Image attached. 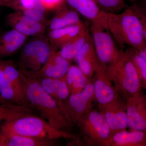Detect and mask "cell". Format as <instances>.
Masks as SVG:
<instances>
[{"label":"cell","instance_id":"1","mask_svg":"<svg viewBox=\"0 0 146 146\" xmlns=\"http://www.w3.org/2000/svg\"><path fill=\"white\" fill-rule=\"evenodd\" d=\"M108 25L121 48L127 46L139 51L146 50V17L138 8L131 7L121 13H108Z\"/></svg>","mask_w":146,"mask_h":146},{"label":"cell","instance_id":"2","mask_svg":"<svg viewBox=\"0 0 146 146\" xmlns=\"http://www.w3.org/2000/svg\"><path fill=\"white\" fill-rule=\"evenodd\" d=\"M24 95L29 104L53 127L71 133L74 125L54 100L43 89L37 80L18 69Z\"/></svg>","mask_w":146,"mask_h":146},{"label":"cell","instance_id":"3","mask_svg":"<svg viewBox=\"0 0 146 146\" xmlns=\"http://www.w3.org/2000/svg\"><path fill=\"white\" fill-rule=\"evenodd\" d=\"M0 131L6 134H14L33 138L55 140L59 138L77 141L74 134L53 127L43 119L33 115L5 121L1 125Z\"/></svg>","mask_w":146,"mask_h":146},{"label":"cell","instance_id":"4","mask_svg":"<svg viewBox=\"0 0 146 146\" xmlns=\"http://www.w3.org/2000/svg\"><path fill=\"white\" fill-rule=\"evenodd\" d=\"M106 68L115 88L125 100L141 92L142 88L137 72L130 58L122 50Z\"/></svg>","mask_w":146,"mask_h":146},{"label":"cell","instance_id":"5","mask_svg":"<svg viewBox=\"0 0 146 146\" xmlns=\"http://www.w3.org/2000/svg\"><path fill=\"white\" fill-rule=\"evenodd\" d=\"M55 48L44 35L35 36L22 47L19 68L33 72H38L46 63Z\"/></svg>","mask_w":146,"mask_h":146},{"label":"cell","instance_id":"6","mask_svg":"<svg viewBox=\"0 0 146 146\" xmlns=\"http://www.w3.org/2000/svg\"><path fill=\"white\" fill-rule=\"evenodd\" d=\"M76 125L88 145H109L110 130L101 111L92 109L78 120Z\"/></svg>","mask_w":146,"mask_h":146},{"label":"cell","instance_id":"7","mask_svg":"<svg viewBox=\"0 0 146 146\" xmlns=\"http://www.w3.org/2000/svg\"><path fill=\"white\" fill-rule=\"evenodd\" d=\"M90 31L100 63L106 68L119 55V50L108 27L92 23Z\"/></svg>","mask_w":146,"mask_h":146},{"label":"cell","instance_id":"8","mask_svg":"<svg viewBox=\"0 0 146 146\" xmlns=\"http://www.w3.org/2000/svg\"><path fill=\"white\" fill-rule=\"evenodd\" d=\"M95 100L94 84L89 81L78 94L70 95L64 103V111L74 125L84 115L92 110Z\"/></svg>","mask_w":146,"mask_h":146},{"label":"cell","instance_id":"9","mask_svg":"<svg viewBox=\"0 0 146 146\" xmlns=\"http://www.w3.org/2000/svg\"><path fill=\"white\" fill-rule=\"evenodd\" d=\"M110 130V136L127 127L125 100L121 96L109 104L99 106Z\"/></svg>","mask_w":146,"mask_h":146},{"label":"cell","instance_id":"10","mask_svg":"<svg viewBox=\"0 0 146 146\" xmlns=\"http://www.w3.org/2000/svg\"><path fill=\"white\" fill-rule=\"evenodd\" d=\"M94 74V95L99 106L109 104L120 96L108 75L105 66L100 63Z\"/></svg>","mask_w":146,"mask_h":146},{"label":"cell","instance_id":"11","mask_svg":"<svg viewBox=\"0 0 146 146\" xmlns=\"http://www.w3.org/2000/svg\"><path fill=\"white\" fill-rule=\"evenodd\" d=\"M127 126L131 130H146V99L142 92L125 100Z\"/></svg>","mask_w":146,"mask_h":146},{"label":"cell","instance_id":"12","mask_svg":"<svg viewBox=\"0 0 146 146\" xmlns=\"http://www.w3.org/2000/svg\"><path fill=\"white\" fill-rule=\"evenodd\" d=\"M5 23L7 26L28 37L44 35L46 29V24L33 20L20 10L7 15Z\"/></svg>","mask_w":146,"mask_h":146},{"label":"cell","instance_id":"13","mask_svg":"<svg viewBox=\"0 0 146 146\" xmlns=\"http://www.w3.org/2000/svg\"><path fill=\"white\" fill-rule=\"evenodd\" d=\"M57 49L55 48L46 63L38 72H33L19 68L35 78H59L64 76L70 66V60L63 58Z\"/></svg>","mask_w":146,"mask_h":146},{"label":"cell","instance_id":"14","mask_svg":"<svg viewBox=\"0 0 146 146\" xmlns=\"http://www.w3.org/2000/svg\"><path fill=\"white\" fill-rule=\"evenodd\" d=\"M78 68L85 75L90 78L100 64L94 48L91 34L88 33L86 42L74 58Z\"/></svg>","mask_w":146,"mask_h":146},{"label":"cell","instance_id":"15","mask_svg":"<svg viewBox=\"0 0 146 146\" xmlns=\"http://www.w3.org/2000/svg\"><path fill=\"white\" fill-rule=\"evenodd\" d=\"M78 13L92 23L108 27V13L99 7L96 3L89 0H65Z\"/></svg>","mask_w":146,"mask_h":146},{"label":"cell","instance_id":"16","mask_svg":"<svg viewBox=\"0 0 146 146\" xmlns=\"http://www.w3.org/2000/svg\"><path fill=\"white\" fill-rule=\"evenodd\" d=\"M35 78L43 89L56 102L65 114L64 103L70 95L65 81V76L59 78Z\"/></svg>","mask_w":146,"mask_h":146},{"label":"cell","instance_id":"17","mask_svg":"<svg viewBox=\"0 0 146 146\" xmlns=\"http://www.w3.org/2000/svg\"><path fill=\"white\" fill-rule=\"evenodd\" d=\"M28 37L13 29L0 35V59L17 52L25 44Z\"/></svg>","mask_w":146,"mask_h":146},{"label":"cell","instance_id":"18","mask_svg":"<svg viewBox=\"0 0 146 146\" xmlns=\"http://www.w3.org/2000/svg\"><path fill=\"white\" fill-rule=\"evenodd\" d=\"M85 29L82 23L50 31L47 37L52 46L57 49L77 36Z\"/></svg>","mask_w":146,"mask_h":146},{"label":"cell","instance_id":"19","mask_svg":"<svg viewBox=\"0 0 146 146\" xmlns=\"http://www.w3.org/2000/svg\"><path fill=\"white\" fill-rule=\"evenodd\" d=\"M54 140L33 138L14 134H6L0 131V146H51Z\"/></svg>","mask_w":146,"mask_h":146},{"label":"cell","instance_id":"20","mask_svg":"<svg viewBox=\"0 0 146 146\" xmlns=\"http://www.w3.org/2000/svg\"><path fill=\"white\" fill-rule=\"evenodd\" d=\"M146 139V131L123 130L110 136L108 146H145Z\"/></svg>","mask_w":146,"mask_h":146},{"label":"cell","instance_id":"21","mask_svg":"<svg viewBox=\"0 0 146 146\" xmlns=\"http://www.w3.org/2000/svg\"><path fill=\"white\" fill-rule=\"evenodd\" d=\"M57 10L56 14L47 23L50 31L82 23L76 11L63 8V7Z\"/></svg>","mask_w":146,"mask_h":146},{"label":"cell","instance_id":"22","mask_svg":"<svg viewBox=\"0 0 146 146\" xmlns=\"http://www.w3.org/2000/svg\"><path fill=\"white\" fill-rule=\"evenodd\" d=\"M65 81L70 95L81 92L87 83L89 78L83 74L78 66L70 65L65 75Z\"/></svg>","mask_w":146,"mask_h":146},{"label":"cell","instance_id":"23","mask_svg":"<svg viewBox=\"0 0 146 146\" xmlns=\"http://www.w3.org/2000/svg\"><path fill=\"white\" fill-rule=\"evenodd\" d=\"M0 95L6 100L14 104L28 105V103L24 100L16 92L9 80L1 63L0 59Z\"/></svg>","mask_w":146,"mask_h":146},{"label":"cell","instance_id":"24","mask_svg":"<svg viewBox=\"0 0 146 146\" xmlns=\"http://www.w3.org/2000/svg\"><path fill=\"white\" fill-rule=\"evenodd\" d=\"M19 1L20 11L24 14L34 21L46 24L45 20L46 10L39 0Z\"/></svg>","mask_w":146,"mask_h":146},{"label":"cell","instance_id":"25","mask_svg":"<svg viewBox=\"0 0 146 146\" xmlns=\"http://www.w3.org/2000/svg\"><path fill=\"white\" fill-rule=\"evenodd\" d=\"M33 109L30 105L0 104V121H11L20 117L33 115Z\"/></svg>","mask_w":146,"mask_h":146},{"label":"cell","instance_id":"26","mask_svg":"<svg viewBox=\"0 0 146 146\" xmlns=\"http://www.w3.org/2000/svg\"><path fill=\"white\" fill-rule=\"evenodd\" d=\"M89 32L86 28L77 36L63 45L58 51L60 55L68 60L74 59L86 42Z\"/></svg>","mask_w":146,"mask_h":146},{"label":"cell","instance_id":"27","mask_svg":"<svg viewBox=\"0 0 146 146\" xmlns=\"http://www.w3.org/2000/svg\"><path fill=\"white\" fill-rule=\"evenodd\" d=\"M1 60L4 72L18 94L28 102L24 95L23 84L21 82L19 70L16 68L13 60L11 59L5 60L1 59Z\"/></svg>","mask_w":146,"mask_h":146},{"label":"cell","instance_id":"28","mask_svg":"<svg viewBox=\"0 0 146 146\" xmlns=\"http://www.w3.org/2000/svg\"><path fill=\"white\" fill-rule=\"evenodd\" d=\"M126 54L130 58L137 72L142 88L146 87V60L141 57L138 50L133 47H127Z\"/></svg>","mask_w":146,"mask_h":146},{"label":"cell","instance_id":"29","mask_svg":"<svg viewBox=\"0 0 146 146\" xmlns=\"http://www.w3.org/2000/svg\"><path fill=\"white\" fill-rule=\"evenodd\" d=\"M125 0H98L102 10L107 13H117L124 7Z\"/></svg>","mask_w":146,"mask_h":146},{"label":"cell","instance_id":"30","mask_svg":"<svg viewBox=\"0 0 146 146\" xmlns=\"http://www.w3.org/2000/svg\"><path fill=\"white\" fill-rule=\"evenodd\" d=\"M46 11L57 10L63 7L65 0H39Z\"/></svg>","mask_w":146,"mask_h":146},{"label":"cell","instance_id":"31","mask_svg":"<svg viewBox=\"0 0 146 146\" xmlns=\"http://www.w3.org/2000/svg\"><path fill=\"white\" fill-rule=\"evenodd\" d=\"M5 7L14 11L20 9L19 0H0V7Z\"/></svg>","mask_w":146,"mask_h":146},{"label":"cell","instance_id":"32","mask_svg":"<svg viewBox=\"0 0 146 146\" xmlns=\"http://www.w3.org/2000/svg\"><path fill=\"white\" fill-rule=\"evenodd\" d=\"M0 104H14L4 99L0 95Z\"/></svg>","mask_w":146,"mask_h":146},{"label":"cell","instance_id":"33","mask_svg":"<svg viewBox=\"0 0 146 146\" xmlns=\"http://www.w3.org/2000/svg\"><path fill=\"white\" fill-rule=\"evenodd\" d=\"M89 1H93L95 2L96 3L98 2V0H89Z\"/></svg>","mask_w":146,"mask_h":146},{"label":"cell","instance_id":"34","mask_svg":"<svg viewBox=\"0 0 146 146\" xmlns=\"http://www.w3.org/2000/svg\"><path fill=\"white\" fill-rule=\"evenodd\" d=\"M131 1H135V0H130Z\"/></svg>","mask_w":146,"mask_h":146}]
</instances>
